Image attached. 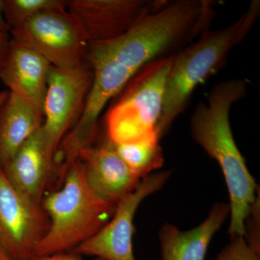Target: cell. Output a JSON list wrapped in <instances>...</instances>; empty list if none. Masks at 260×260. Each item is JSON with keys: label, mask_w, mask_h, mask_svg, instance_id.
<instances>
[{"label": "cell", "mask_w": 260, "mask_h": 260, "mask_svg": "<svg viewBox=\"0 0 260 260\" xmlns=\"http://www.w3.org/2000/svg\"><path fill=\"white\" fill-rule=\"evenodd\" d=\"M9 91L8 90H4V91L0 92V108L3 105L5 101H6L7 98L8 96Z\"/></svg>", "instance_id": "23"}, {"label": "cell", "mask_w": 260, "mask_h": 260, "mask_svg": "<svg viewBox=\"0 0 260 260\" xmlns=\"http://www.w3.org/2000/svg\"><path fill=\"white\" fill-rule=\"evenodd\" d=\"M51 64L32 48L11 39L0 79L9 91L44 114L48 74Z\"/></svg>", "instance_id": "12"}, {"label": "cell", "mask_w": 260, "mask_h": 260, "mask_svg": "<svg viewBox=\"0 0 260 260\" xmlns=\"http://www.w3.org/2000/svg\"><path fill=\"white\" fill-rule=\"evenodd\" d=\"M174 56L145 65L116 95L106 116L108 141L122 144L158 138L155 128Z\"/></svg>", "instance_id": "4"}, {"label": "cell", "mask_w": 260, "mask_h": 260, "mask_svg": "<svg viewBox=\"0 0 260 260\" xmlns=\"http://www.w3.org/2000/svg\"><path fill=\"white\" fill-rule=\"evenodd\" d=\"M10 36L38 51L55 68L71 69L86 61L90 42L80 22L67 10L40 12L12 30Z\"/></svg>", "instance_id": "5"}, {"label": "cell", "mask_w": 260, "mask_h": 260, "mask_svg": "<svg viewBox=\"0 0 260 260\" xmlns=\"http://www.w3.org/2000/svg\"><path fill=\"white\" fill-rule=\"evenodd\" d=\"M2 169L16 190L42 205L51 179L57 174L54 155L47 144L42 126Z\"/></svg>", "instance_id": "10"}, {"label": "cell", "mask_w": 260, "mask_h": 260, "mask_svg": "<svg viewBox=\"0 0 260 260\" xmlns=\"http://www.w3.org/2000/svg\"><path fill=\"white\" fill-rule=\"evenodd\" d=\"M78 158L83 164L88 186L102 199L117 205L139 185L140 178L130 170L106 141L99 146L83 148Z\"/></svg>", "instance_id": "11"}, {"label": "cell", "mask_w": 260, "mask_h": 260, "mask_svg": "<svg viewBox=\"0 0 260 260\" xmlns=\"http://www.w3.org/2000/svg\"><path fill=\"white\" fill-rule=\"evenodd\" d=\"M42 206L51 225L34 257L74 250L100 232L116 209L90 189L78 158L70 164L60 189L45 195Z\"/></svg>", "instance_id": "3"}, {"label": "cell", "mask_w": 260, "mask_h": 260, "mask_svg": "<svg viewBox=\"0 0 260 260\" xmlns=\"http://www.w3.org/2000/svg\"><path fill=\"white\" fill-rule=\"evenodd\" d=\"M0 30L10 32V29L5 21L3 13V0H0Z\"/></svg>", "instance_id": "21"}, {"label": "cell", "mask_w": 260, "mask_h": 260, "mask_svg": "<svg viewBox=\"0 0 260 260\" xmlns=\"http://www.w3.org/2000/svg\"><path fill=\"white\" fill-rule=\"evenodd\" d=\"M93 81V70L87 61L71 69L51 66L42 129L54 157L61 142L79 121Z\"/></svg>", "instance_id": "6"}, {"label": "cell", "mask_w": 260, "mask_h": 260, "mask_svg": "<svg viewBox=\"0 0 260 260\" xmlns=\"http://www.w3.org/2000/svg\"><path fill=\"white\" fill-rule=\"evenodd\" d=\"M260 13L252 1L235 23L220 30L205 28L199 38L174 56L166 83L162 112L155 132L161 139L184 112L200 84L223 68L229 53L247 37Z\"/></svg>", "instance_id": "2"}, {"label": "cell", "mask_w": 260, "mask_h": 260, "mask_svg": "<svg viewBox=\"0 0 260 260\" xmlns=\"http://www.w3.org/2000/svg\"><path fill=\"white\" fill-rule=\"evenodd\" d=\"M66 3L64 0H3V13L11 32L40 12L67 10Z\"/></svg>", "instance_id": "16"}, {"label": "cell", "mask_w": 260, "mask_h": 260, "mask_svg": "<svg viewBox=\"0 0 260 260\" xmlns=\"http://www.w3.org/2000/svg\"><path fill=\"white\" fill-rule=\"evenodd\" d=\"M49 215L15 189L0 167V246L13 259L32 260L50 228Z\"/></svg>", "instance_id": "7"}, {"label": "cell", "mask_w": 260, "mask_h": 260, "mask_svg": "<svg viewBox=\"0 0 260 260\" xmlns=\"http://www.w3.org/2000/svg\"><path fill=\"white\" fill-rule=\"evenodd\" d=\"M43 116L30 103L9 91L0 108V167H5L42 126Z\"/></svg>", "instance_id": "14"}, {"label": "cell", "mask_w": 260, "mask_h": 260, "mask_svg": "<svg viewBox=\"0 0 260 260\" xmlns=\"http://www.w3.org/2000/svg\"><path fill=\"white\" fill-rule=\"evenodd\" d=\"M246 91L247 83L244 80L230 79L216 84L207 102L195 107L190 121L191 138L216 160L223 172L230 199V237H244V220L259 190L231 127L232 106L242 100Z\"/></svg>", "instance_id": "1"}, {"label": "cell", "mask_w": 260, "mask_h": 260, "mask_svg": "<svg viewBox=\"0 0 260 260\" xmlns=\"http://www.w3.org/2000/svg\"><path fill=\"white\" fill-rule=\"evenodd\" d=\"M229 203H215L203 223L187 231L172 223L159 229L162 260H205L212 239L230 215Z\"/></svg>", "instance_id": "13"}, {"label": "cell", "mask_w": 260, "mask_h": 260, "mask_svg": "<svg viewBox=\"0 0 260 260\" xmlns=\"http://www.w3.org/2000/svg\"><path fill=\"white\" fill-rule=\"evenodd\" d=\"M10 40V32L0 30V73L4 66Z\"/></svg>", "instance_id": "20"}, {"label": "cell", "mask_w": 260, "mask_h": 260, "mask_svg": "<svg viewBox=\"0 0 260 260\" xmlns=\"http://www.w3.org/2000/svg\"><path fill=\"white\" fill-rule=\"evenodd\" d=\"M259 191L251 205L244 220V236L246 242L251 249L260 254V198Z\"/></svg>", "instance_id": "17"}, {"label": "cell", "mask_w": 260, "mask_h": 260, "mask_svg": "<svg viewBox=\"0 0 260 260\" xmlns=\"http://www.w3.org/2000/svg\"><path fill=\"white\" fill-rule=\"evenodd\" d=\"M0 260H15L0 246Z\"/></svg>", "instance_id": "22"}, {"label": "cell", "mask_w": 260, "mask_h": 260, "mask_svg": "<svg viewBox=\"0 0 260 260\" xmlns=\"http://www.w3.org/2000/svg\"><path fill=\"white\" fill-rule=\"evenodd\" d=\"M171 175V171H162L142 179L135 190L118 203L109 223L72 251L82 256H95L104 260H136L133 246L135 214L142 202L160 190Z\"/></svg>", "instance_id": "8"}, {"label": "cell", "mask_w": 260, "mask_h": 260, "mask_svg": "<svg viewBox=\"0 0 260 260\" xmlns=\"http://www.w3.org/2000/svg\"><path fill=\"white\" fill-rule=\"evenodd\" d=\"M216 260H260V254L248 245L242 236L230 237V242L220 251Z\"/></svg>", "instance_id": "18"}, {"label": "cell", "mask_w": 260, "mask_h": 260, "mask_svg": "<svg viewBox=\"0 0 260 260\" xmlns=\"http://www.w3.org/2000/svg\"><path fill=\"white\" fill-rule=\"evenodd\" d=\"M109 143L133 174L140 179L153 174L164 165V155L158 138L122 144Z\"/></svg>", "instance_id": "15"}, {"label": "cell", "mask_w": 260, "mask_h": 260, "mask_svg": "<svg viewBox=\"0 0 260 260\" xmlns=\"http://www.w3.org/2000/svg\"><path fill=\"white\" fill-rule=\"evenodd\" d=\"M32 260H84L83 256L73 252L58 253V254H51V255L37 256L32 258ZM93 260H104L100 258H95Z\"/></svg>", "instance_id": "19"}, {"label": "cell", "mask_w": 260, "mask_h": 260, "mask_svg": "<svg viewBox=\"0 0 260 260\" xmlns=\"http://www.w3.org/2000/svg\"><path fill=\"white\" fill-rule=\"evenodd\" d=\"M167 1L68 0L67 10L77 18L90 43L112 40L127 32L142 17Z\"/></svg>", "instance_id": "9"}]
</instances>
